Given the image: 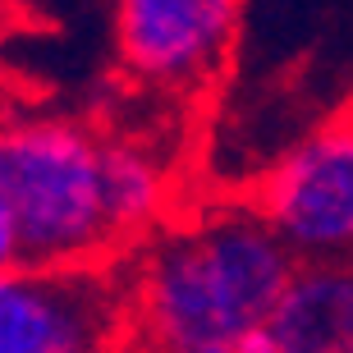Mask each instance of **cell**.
Wrapping results in <instances>:
<instances>
[{
	"mask_svg": "<svg viewBox=\"0 0 353 353\" xmlns=\"http://www.w3.org/2000/svg\"><path fill=\"white\" fill-rule=\"evenodd\" d=\"M0 197L23 266H124L97 124L65 115L0 124Z\"/></svg>",
	"mask_w": 353,
	"mask_h": 353,
	"instance_id": "obj_2",
	"label": "cell"
},
{
	"mask_svg": "<svg viewBox=\"0 0 353 353\" xmlns=\"http://www.w3.org/2000/svg\"><path fill=\"white\" fill-rule=\"evenodd\" d=\"M97 353H133V349H129V340H119V344H110V349H97Z\"/></svg>",
	"mask_w": 353,
	"mask_h": 353,
	"instance_id": "obj_9",
	"label": "cell"
},
{
	"mask_svg": "<svg viewBox=\"0 0 353 353\" xmlns=\"http://www.w3.org/2000/svg\"><path fill=\"white\" fill-rule=\"evenodd\" d=\"M129 335L119 266L0 271V353H97Z\"/></svg>",
	"mask_w": 353,
	"mask_h": 353,
	"instance_id": "obj_4",
	"label": "cell"
},
{
	"mask_svg": "<svg viewBox=\"0 0 353 353\" xmlns=\"http://www.w3.org/2000/svg\"><path fill=\"white\" fill-rule=\"evenodd\" d=\"M19 266V239H14V221H10V207L0 197V271Z\"/></svg>",
	"mask_w": 353,
	"mask_h": 353,
	"instance_id": "obj_8",
	"label": "cell"
},
{
	"mask_svg": "<svg viewBox=\"0 0 353 353\" xmlns=\"http://www.w3.org/2000/svg\"><path fill=\"white\" fill-rule=\"evenodd\" d=\"M299 257L252 202L183 211L124 271L133 353H257Z\"/></svg>",
	"mask_w": 353,
	"mask_h": 353,
	"instance_id": "obj_1",
	"label": "cell"
},
{
	"mask_svg": "<svg viewBox=\"0 0 353 353\" xmlns=\"http://www.w3.org/2000/svg\"><path fill=\"white\" fill-rule=\"evenodd\" d=\"M257 353H353V262H299Z\"/></svg>",
	"mask_w": 353,
	"mask_h": 353,
	"instance_id": "obj_6",
	"label": "cell"
},
{
	"mask_svg": "<svg viewBox=\"0 0 353 353\" xmlns=\"http://www.w3.org/2000/svg\"><path fill=\"white\" fill-rule=\"evenodd\" d=\"M248 0H115V51L133 83L197 97L234 51Z\"/></svg>",
	"mask_w": 353,
	"mask_h": 353,
	"instance_id": "obj_5",
	"label": "cell"
},
{
	"mask_svg": "<svg viewBox=\"0 0 353 353\" xmlns=\"http://www.w3.org/2000/svg\"><path fill=\"white\" fill-rule=\"evenodd\" d=\"M101 165H105V202L115 221L124 262L147 239L174 221V170L170 157L138 133L101 129Z\"/></svg>",
	"mask_w": 353,
	"mask_h": 353,
	"instance_id": "obj_7",
	"label": "cell"
},
{
	"mask_svg": "<svg viewBox=\"0 0 353 353\" xmlns=\"http://www.w3.org/2000/svg\"><path fill=\"white\" fill-rule=\"evenodd\" d=\"M248 202L299 262H353V115L275 152Z\"/></svg>",
	"mask_w": 353,
	"mask_h": 353,
	"instance_id": "obj_3",
	"label": "cell"
}]
</instances>
